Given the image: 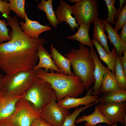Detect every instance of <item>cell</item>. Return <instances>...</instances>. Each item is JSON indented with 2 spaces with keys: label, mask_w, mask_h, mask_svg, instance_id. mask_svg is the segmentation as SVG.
Here are the masks:
<instances>
[{
  "label": "cell",
  "mask_w": 126,
  "mask_h": 126,
  "mask_svg": "<svg viewBox=\"0 0 126 126\" xmlns=\"http://www.w3.org/2000/svg\"><path fill=\"white\" fill-rule=\"evenodd\" d=\"M8 25L11 28L9 32L11 39L0 43V69L10 75L33 69L38 59V47L46 42V39L42 37L35 40L28 37L21 29L18 20L11 21Z\"/></svg>",
  "instance_id": "cell-1"
},
{
  "label": "cell",
  "mask_w": 126,
  "mask_h": 126,
  "mask_svg": "<svg viewBox=\"0 0 126 126\" xmlns=\"http://www.w3.org/2000/svg\"><path fill=\"white\" fill-rule=\"evenodd\" d=\"M46 72L42 68L36 71L38 77L49 83L54 90L57 102L66 97L77 98L85 89L81 79L73 75Z\"/></svg>",
  "instance_id": "cell-2"
},
{
  "label": "cell",
  "mask_w": 126,
  "mask_h": 126,
  "mask_svg": "<svg viewBox=\"0 0 126 126\" xmlns=\"http://www.w3.org/2000/svg\"><path fill=\"white\" fill-rule=\"evenodd\" d=\"M79 46V49H72L65 56L70 62L75 75L81 79L88 90L95 82L93 74L95 64L88 48L80 43Z\"/></svg>",
  "instance_id": "cell-3"
},
{
  "label": "cell",
  "mask_w": 126,
  "mask_h": 126,
  "mask_svg": "<svg viewBox=\"0 0 126 126\" xmlns=\"http://www.w3.org/2000/svg\"><path fill=\"white\" fill-rule=\"evenodd\" d=\"M38 78L36 71L33 69L19 71L13 74H6L3 76L2 88L11 94H22L35 82Z\"/></svg>",
  "instance_id": "cell-4"
},
{
  "label": "cell",
  "mask_w": 126,
  "mask_h": 126,
  "mask_svg": "<svg viewBox=\"0 0 126 126\" xmlns=\"http://www.w3.org/2000/svg\"><path fill=\"white\" fill-rule=\"evenodd\" d=\"M24 96L17 102L13 113L0 121L10 126H31L35 119L41 118V114L34 108Z\"/></svg>",
  "instance_id": "cell-5"
},
{
  "label": "cell",
  "mask_w": 126,
  "mask_h": 126,
  "mask_svg": "<svg viewBox=\"0 0 126 126\" xmlns=\"http://www.w3.org/2000/svg\"><path fill=\"white\" fill-rule=\"evenodd\" d=\"M49 83L38 77L36 81L25 92V99L31 102L33 108L41 113L55 93Z\"/></svg>",
  "instance_id": "cell-6"
},
{
  "label": "cell",
  "mask_w": 126,
  "mask_h": 126,
  "mask_svg": "<svg viewBox=\"0 0 126 126\" xmlns=\"http://www.w3.org/2000/svg\"><path fill=\"white\" fill-rule=\"evenodd\" d=\"M99 3L96 0H81L72 6L73 14L79 26L90 25L98 18Z\"/></svg>",
  "instance_id": "cell-7"
},
{
  "label": "cell",
  "mask_w": 126,
  "mask_h": 126,
  "mask_svg": "<svg viewBox=\"0 0 126 126\" xmlns=\"http://www.w3.org/2000/svg\"><path fill=\"white\" fill-rule=\"evenodd\" d=\"M56 101L55 93L42 112L41 118L53 126H61L70 113L68 110L59 105Z\"/></svg>",
  "instance_id": "cell-8"
},
{
  "label": "cell",
  "mask_w": 126,
  "mask_h": 126,
  "mask_svg": "<svg viewBox=\"0 0 126 126\" xmlns=\"http://www.w3.org/2000/svg\"><path fill=\"white\" fill-rule=\"evenodd\" d=\"M101 113L111 123L120 122L124 124V116L126 115V102L99 103L97 105Z\"/></svg>",
  "instance_id": "cell-9"
},
{
  "label": "cell",
  "mask_w": 126,
  "mask_h": 126,
  "mask_svg": "<svg viewBox=\"0 0 126 126\" xmlns=\"http://www.w3.org/2000/svg\"><path fill=\"white\" fill-rule=\"evenodd\" d=\"M25 92L18 95L11 94L2 88L0 89V121L11 115L15 110L16 104Z\"/></svg>",
  "instance_id": "cell-10"
},
{
  "label": "cell",
  "mask_w": 126,
  "mask_h": 126,
  "mask_svg": "<svg viewBox=\"0 0 126 126\" xmlns=\"http://www.w3.org/2000/svg\"><path fill=\"white\" fill-rule=\"evenodd\" d=\"M25 22L19 23L20 28L24 33L29 37L35 40L39 39V35L46 31L51 30L52 28L48 25L41 24L37 21H33L28 18L26 13L24 17Z\"/></svg>",
  "instance_id": "cell-11"
},
{
  "label": "cell",
  "mask_w": 126,
  "mask_h": 126,
  "mask_svg": "<svg viewBox=\"0 0 126 126\" xmlns=\"http://www.w3.org/2000/svg\"><path fill=\"white\" fill-rule=\"evenodd\" d=\"M93 89L92 87L88 90L86 95L82 98H77L66 97L57 102L59 106L68 110L78 107L80 105L87 106L97 101L99 95H92Z\"/></svg>",
  "instance_id": "cell-12"
},
{
  "label": "cell",
  "mask_w": 126,
  "mask_h": 126,
  "mask_svg": "<svg viewBox=\"0 0 126 126\" xmlns=\"http://www.w3.org/2000/svg\"><path fill=\"white\" fill-rule=\"evenodd\" d=\"M89 51L95 64L93 72L95 79L94 84L92 87L93 91L91 94L96 96L99 95L100 93V88L104 75L109 70L108 67L104 66L99 60L93 47H90Z\"/></svg>",
  "instance_id": "cell-13"
},
{
  "label": "cell",
  "mask_w": 126,
  "mask_h": 126,
  "mask_svg": "<svg viewBox=\"0 0 126 126\" xmlns=\"http://www.w3.org/2000/svg\"><path fill=\"white\" fill-rule=\"evenodd\" d=\"M55 13L59 23L66 22L73 31H74L75 28L78 29L79 25L77 23L75 18L72 15L73 14L72 7L66 2L63 0L60 1V5Z\"/></svg>",
  "instance_id": "cell-14"
},
{
  "label": "cell",
  "mask_w": 126,
  "mask_h": 126,
  "mask_svg": "<svg viewBox=\"0 0 126 126\" xmlns=\"http://www.w3.org/2000/svg\"><path fill=\"white\" fill-rule=\"evenodd\" d=\"M37 55L39 61L38 64L33 67V70L36 71L39 69L44 68L45 69L44 70L46 72H48L50 70H55L58 73H61L52 59L51 54H49L45 48L43 44H41L39 46Z\"/></svg>",
  "instance_id": "cell-15"
},
{
  "label": "cell",
  "mask_w": 126,
  "mask_h": 126,
  "mask_svg": "<svg viewBox=\"0 0 126 126\" xmlns=\"http://www.w3.org/2000/svg\"><path fill=\"white\" fill-rule=\"evenodd\" d=\"M102 20L106 25V30L108 34L107 37L111 43L115 47L117 56L120 58L126 50V43L122 39L118 32L112 27L110 23L105 19Z\"/></svg>",
  "instance_id": "cell-16"
},
{
  "label": "cell",
  "mask_w": 126,
  "mask_h": 126,
  "mask_svg": "<svg viewBox=\"0 0 126 126\" xmlns=\"http://www.w3.org/2000/svg\"><path fill=\"white\" fill-rule=\"evenodd\" d=\"M94 27L93 37V39L99 42L100 44L108 53L110 52L108 44L107 37L105 33L106 26L102 19L98 18L93 22Z\"/></svg>",
  "instance_id": "cell-17"
},
{
  "label": "cell",
  "mask_w": 126,
  "mask_h": 126,
  "mask_svg": "<svg viewBox=\"0 0 126 126\" xmlns=\"http://www.w3.org/2000/svg\"><path fill=\"white\" fill-rule=\"evenodd\" d=\"M91 40L98 51L100 60L105 63L108 69L115 75L114 68L117 55L115 47H114L110 52L108 53L97 41L93 39Z\"/></svg>",
  "instance_id": "cell-18"
},
{
  "label": "cell",
  "mask_w": 126,
  "mask_h": 126,
  "mask_svg": "<svg viewBox=\"0 0 126 126\" xmlns=\"http://www.w3.org/2000/svg\"><path fill=\"white\" fill-rule=\"evenodd\" d=\"M50 54L55 64L61 73L70 75H74L71 71V64L69 60L57 50L51 43Z\"/></svg>",
  "instance_id": "cell-19"
},
{
  "label": "cell",
  "mask_w": 126,
  "mask_h": 126,
  "mask_svg": "<svg viewBox=\"0 0 126 126\" xmlns=\"http://www.w3.org/2000/svg\"><path fill=\"white\" fill-rule=\"evenodd\" d=\"M86 122L84 123L85 126H96L100 123H105L108 126L113 125L108 121L103 115L99 110L97 105H96L94 112L90 115L82 116L76 120L75 122L78 123L83 121Z\"/></svg>",
  "instance_id": "cell-20"
},
{
  "label": "cell",
  "mask_w": 126,
  "mask_h": 126,
  "mask_svg": "<svg viewBox=\"0 0 126 126\" xmlns=\"http://www.w3.org/2000/svg\"><path fill=\"white\" fill-rule=\"evenodd\" d=\"M53 0H41V2L38 4L37 7L38 9L45 12L50 24L53 27L57 29V25H59V23L53 9Z\"/></svg>",
  "instance_id": "cell-21"
},
{
  "label": "cell",
  "mask_w": 126,
  "mask_h": 126,
  "mask_svg": "<svg viewBox=\"0 0 126 126\" xmlns=\"http://www.w3.org/2000/svg\"><path fill=\"white\" fill-rule=\"evenodd\" d=\"M90 26L87 25H80L77 32L73 35L68 36L67 38L77 41L80 44L87 46L90 47H93L94 45L90 38L89 34Z\"/></svg>",
  "instance_id": "cell-22"
},
{
  "label": "cell",
  "mask_w": 126,
  "mask_h": 126,
  "mask_svg": "<svg viewBox=\"0 0 126 126\" xmlns=\"http://www.w3.org/2000/svg\"><path fill=\"white\" fill-rule=\"evenodd\" d=\"M119 89L115 75L109 70L104 75L100 88V93L105 94Z\"/></svg>",
  "instance_id": "cell-23"
},
{
  "label": "cell",
  "mask_w": 126,
  "mask_h": 126,
  "mask_svg": "<svg viewBox=\"0 0 126 126\" xmlns=\"http://www.w3.org/2000/svg\"><path fill=\"white\" fill-rule=\"evenodd\" d=\"M100 98L99 103H105L108 102H126V90L121 89L108 92Z\"/></svg>",
  "instance_id": "cell-24"
},
{
  "label": "cell",
  "mask_w": 126,
  "mask_h": 126,
  "mask_svg": "<svg viewBox=\"0 0 126 126\" xmlns=\"http://www.w3.org/2000/svg\"><path fill=\"white\" fill-rule=\"evenodd\" d=\"M114 70L115 77L119 88L126 90V76L123 71L120 58L116 55Z\"/></svg>",
  "instance_id": "cell-25"
},
{
  "label": "cell",
  "mask_w": 126,
  "mask_h": 126,
  "mask_svg": "<svg viewBox=\"0 0 126 126\" xmlns=\"http://www.w3.org/2000/svg\"><path fill=\"white\" fill-rule=\"evenodd\" d=\"M100 99H99L96 102L87 106L84 107H81L80 108H77L71 114L66 116L64 121L61 126H77L75 124V121L77 117L80 113L86 109L94 104L99 103Z\"/></svg>",
  "instance_id": "cell-26"
},
{
  "label": "cell",
  "mask_w": 126,
  "mask_h": 126,
  "mask_svg": "<svg viewBox=\"0 0 126 126\" xmlns=\"http://www.w3.org/2000/svg\"><path fill=\"white\" fill-rule=\"evenodd\" d=\"M9 8L19 17L24 19L25 13L24 9L25 0H9Z\"/></svg>",
  "instance_id": "cell-27"
},
{
  "label": "cell",
  "mask_w": 126,
  "mask_h": 126,
  "mask_svg": "<svg viewBox=\"0 0 126 126\" xmlns=\"http://www.w3.org/2000/svg\"><path fill=\"white\" fill-rule=\"evenodd\" d=\"M107 7L108 13L107 18H105L107 21L113 24H115L114 18L117 14L118 9L116 8L114 5V0H104Z\"/></svg>",
  "instance_id": "cell-28"
},
{
  "label": "cell",
  "mask_w": 126,
  "mask_h": 126,
  "mask_svg": "<svg viewBox=\"0 0 126 126\" xmlns=\"http://www.w3.org/2000/svg\"><path fill=\"white\" fill-rule=\"evenodd\" d=\"M8 25L5 20L0 19V43L8 42L11 39L9 34V29L7 27Z\"/></svg>",
  "instance_id": "cell-29"
},
{
  "label": "cell",
  "mask_w": 126,
  "mask_h": 126,
  "mask_svg": "<svg viewBox=\"0 0 126 126\" xmlns=\"http://www.w3.org/2000/svg\"><path fill=\"white\" fill-rule=\"evenodd\" d=\"M117 21L115 23L114 28L118 32L126 24V4L123 7L118 16Z\"/></svg>",
  "instance_id": "cell-30"
},
{
  "label": "cell",
  "mask_w": 126,
  "mask_h": 126,
  "mask_svg": "<svg viewBox=\"0 0 126 126\" xmlns=\"http://www.w3.org/2000/svg\"><path fill=\"white\" fill-rule=\"evenodd\" d=\"M8 0H0V11L2 16L7 19L10 17L11 10L9 8V3Z\"/></svg>",
  "instance_id": "cell-31"
},
{
  "label": "cell",
  "mask_w": 126,
  "mask_h": 126,
  "mask_svg": "<svg viewBox=\"0 0 126 126\" xmlns=\"http://www.w3.org/2000/svg\"><path fill=\"white\" fill-rule=\"evenodd\" d=\"M31 126H53L41 118L35 119Z\"/></svg>",
  "instance_id": "cell-32"
},
{
  "label": "cell",
  "mask_w": 126,
  "mask_h": 126,
  "mask_svg": "<svg viewBox=\"0 0 126 126\" xmlns=\"http://www.w3.org/2000/svg\"><path fill=\"white\" fill-rule=\"evenodd\" d=\"M124 55L120 58L123 70L126 76V50L123 52Z\"/></svg>",
  "instance_id": "cell-33"
},
{
  "label": "cell",
  "mask_w": 126,
  "mask_h": 126,
  "mask_svg": "<svg viewBox=\"0 0 126 126\" xmlns=\"http://www.w3.org/2000/svg\"><path fill=\"white\" fill-rule=\"evenodd\" d=\"M119 35L122 41L126 43V24L122 28V31Z\"/></svg>",
  "instance_id": "cell-34"
},
{
  "label": "cell",
  "mask_w": 126,
  "mask_h": 126,
  "mask_svg": "<svg viewBox=\"0 0 126 126\" xmlns=\"http://www.w3.org/2000/svg\"><path fill=\"white\" fill-rule=\"evenodd\" d=\"M126 0H119V9L118 10L117 13L115 17V20L114 21L117 20L118 16L121 11V10L123 7V6L124 3H126Z\"/></svg>",
  "instance_id": "cell-35"
},
{
  "label": "cell",
  "mask_w": 126,
  "mask_h": 126,
  "mask_svg": "<svg viewBox=\"0 0 126 126\" xmlns=\"http://www.w3.org/2000/svg\"><path fill=\"white\" fill-rule=\"evenodd\" d=\"M3 76L2 75L0 74V89L2 88V81Z\"/></svg>",
  "instance_id": "cell-36"
},
{
  "label": "cell",
  "mask_w": 126,
  "mask_h": 126,
  "mask_svg": "<svg viewBox=\"0 0 126 126\" xmlns=\"http://www.w3.org/2000/svg\"><path fill=\"white\" fill-rule=\"evenodd\" d=\"M81 0H69L70 2L72 3H78L81 1Z\"/></svg>",
  "instance_id": "cell-37"
},
{
  "label": "cell",
  "mask_w": 126,
  "mask_h": 126,
  "mask_svg": "<svg viewBox=\"0 0 126 126\" xmlns=\"http://www.w3.org/2000/svg\"><path fill=\"white\" fill-rule=\"evenodd\" d=\"M117 122H115L112 125V126H117ZM96 126H103L100 124H97Z\"/></svg>",
  "instance_id": "cell-38"
},
{
  "label": "cell",
  "mask_w": 126,
  "mask_h": 126,
  "mask_svg": "<svg viewBox=\"0 0 126 126\" xmlns=\"http://www.w3.org/2000/svg\"><path fill=\"white\" fill-rule=\"evenodd\" d=\"M124 124L122 126H126V115H125L124 117Z\"/></svg>",
  "instance_id": "cell-39"
},
{
  "label": "cell",
  "mask_w": 126,
  "mask_h": 126,
  "mask_svg": "<svg viewBox=\"0 0 126 126\" xmlns=\"http://www.w3.org/2000/svg\"><path fill=\"white\" fill-rule=\"evenodd\" d=\"M0 126H10L1 121H0Z\"/></svg>",
  "instance_id": "cell-40"
}]
</instances>
